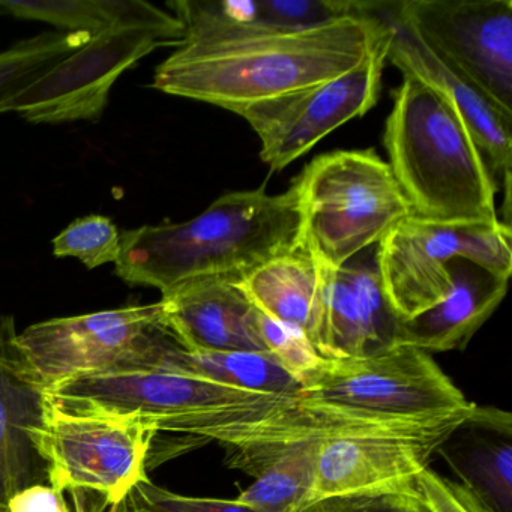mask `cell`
I'll use <instances>...</instances> for the list:
<instances>
[{
	"mask_svg": "<svg viewBox=\"0 0 512 512\" xmlns=\"http://www.w3.org/2000/svg\"><path fill=\"white\" fill-rule=\"evenodd\" d=\"M172 340L160 301L44 320L19 334L20 347L46 389L85 374L155 365Z\"/></svg>",
	"mask_w": 512,
	"mask_h": 512,
	"instance_id": "8",
	"label": "cell"
},
{
	"mask_svg": "<svg viewBox=\"0 0 512 512\" xmlns=\"http://www.w3.org/2000/svg\"><path fill=\"white\" fill-rule=\"evenodd\" d=\"M127 503L130 512H259L235 499H209L175 493L154 484L149 478L131 490Z\"/></svg>",
	"mask_w": 512,
	"mask_h": 512,
	"instance_id": "28",
	"label": "cell"
},
{
	"mask_svg": "<svg viewBox=\"0 0 512 512\" xmlns=\"http://www.w3.org/2000/svg\"><path fill=\"white\" fill-rule=\"evenodd\" d=\"M241 287L257 310L296 326L313 337L320 305L319 262L305 247L295 248L263 263Z\"/></svg>",
	"mask_w": 512,
	"mask_h": 512,
	"instance_id": "21",
	"label": "cell"
},
{
	"mask_svg": "<svg viewBox=\"0 0 512 512\" xmlns=\"http://www.w3.org/2000/svg\"><path fill=\"white\" fill-rule=\"evenodd\" d=\"M109 512H130L127 500H125V502L119 503V505L109 506Z\"/></svg>",
	"mask_w": 512,
	"mask_h": 512,
	"instance_id": "32",
	"label": "cell"
},
{
	"mask_svg": "<svg viewBox=\"0 0 512 512\" xmlns=\"http://www.w3.org/2000/svg\"><path fill=\"white\" fill-rule=\"evenodd\" d=\"M55 257H76L88 269L116 263L121 254V233L110 218H77L53 239Z\"/></svg>",
	"mask_w": 512,
	"mask_h": 512,
	"instance_id": "25",
	"label": "cell"
},
{
	"mask_svg": "<svg viewBox=\"0 0 512 512\" xmlns=\"http://www.w3.org/2000/svg\"><path fill=\"white\" fill-rule=\"evenodd\" d=\"M436 454L482 512H512V415L472 404Z\"/></svg>",
	"mask_w": 512,
	"mask_h": 512,
	"instance_id": "19",
	"label": "cell"
},
{
	"mask_svg": "<svg viewBox=\"0 0 512 512\" xmlns=\"http://www.w3.org/2000/svg\"><path fill=\"white\" fill-rule=\"evenodd\" d=\"M374 14L389 32L388 62L442 95L463 119L481 149L497 188L505 194V223L511 215L512 115L500 110L463 76L437 58L400 19L394 2H377Z\"/></svg>",
	"mask_w": 512,
	"mask_h": 512,
	"instance_id": "15",
	"label": "cell"
},
{
	"mask_svg": "<svg viewBox=\"0 0 512 512\" xmlns=\"http://www.w3.org/2000/svg\"><path fill=\"white\" fill-rule=\"evenodd\" d=\"M73 496L74 511L73 512H89L88 502H86V493L74 491Z\"/></svg>",
	"mask_w": 512,
	"mask_h": 512,
	"instance_id": "31",
	"label": "cell"
},
{
	"mask_svg": "<svg viewBox=\"0 0 512 512\" xmlns=\"http://www.w3.org/2000/svg\"><path fill=\"white\" fill-rule=\"evenodd\" d=\"M7 512H73L68 508L62 491L52 485L38 484L17 491L10 502Z\"/></svg>",
	"mask_w": 512,
	"mask_h": 512,
	"instance_id": "30",
	"label": "cell"
},
{
	"mask_svg": "<svg viewBox=\"0 0 512 512\" xmlns=\"http://www.w3.org/2000/svg\"><path fill=\"white\" fill-rule=\"evenodd\" d=\"M160 47L175 44L145 29H112L95 35L11 98L5 113H19L32 124L98 121L119 77Z\"/></svg>",
	"mask_w": 512,
	"mask_h": 512,
	"instance_id": "13",
	"label": "cell"
},
{
	"mask_svg": "<svg viewBox=\"0 0 512 512\" xmlns=\"http://www.w3.org/2000/svg\"><path fill=\"white\" fill-rule=\"evenodd\" d=\"M164 323L188 350L266 352L256 328V307L241 284L200 278L161 296Z\"/></svg>",
	"mask_w": 512,
	"mask_h": 512,
	"instance_id": "17",
	"label": "cell"
},
{
	"mask_svg": "<svg viewBox=\"0 0 512 512\" xmlns=\"http://www.w3.org/2000/svg\"><path fill=\"white\" fill-rule=\"evenodd\" d=\"M256 328L268 353H271L280 362L281 367L299 383L307 379L322 364V356L314 349L302 329L272 319L257 308Z\"/></svg>",
	"mask_w": 512,
	"mask_h": 512,
	"instance_id": "26",
	"label": "cell"
},
{
	"mask_svg": "<svg viewBox=\"0 0 512 512\" xmlns=\"http://www.w3.org/2000/svg\"><path fill=\"white\" fill-rule=\"evenodd\" d=\"M469 410L430 421L361 428L322 440L307 505L415 481Z\"/></svg>",
	"mask_w": 512,
	"mask_h": 512,
	"instance_id": "12",
	"label": "cell"
},
{
	"mask_svg": "<svg viewBox=\"0 0 512 512\" xmlns=\"http://www.w3.org/2000/svg\"><path fill=\"white\" fill-rule=\"evenodd\" d=\"M293 182L302 247L329 268L379 244L413 215L391 167L374 149L319 155Z\"/></svg>",
	"mask_w": 512,
	"mask_h": 512,
	"instance_id": "4",
	"label": "cell"
},
{
	"mask_svg": "<svg viewBox=\"0 0 512 512\" xmlns=\"http://www.w3.org/2000/svg\"><path fill=\"white\" fill-rule=\"evenodd\" d=\"M319 268V314L311 337L317 353L325 359L362 358L395 346L400 317L383 289L377 245L340 268Z\"/></svg>",
	"mask_w": 512,
	"mask_h": 512,
	"instance_id": "14",
	"label": "cell"
},
{
	"mask_svg": "<svg viewBox=\"0 0 512 512\" xmlns=\"http://www.w3.org/2000/svg\"><path fill=\"white\" fill-rule=\"evenodd\" d=\"M416 484L433 512H482L460 484L442 478L428 467L419 473Z\"/></svg>",
	"mask_w": 512,
	"mask_h": 512,
	"instance_id": "29",
	"label": "cell"
},
{
	"mask_svg": "<svg viewBox=\"0 0 512 512\" xmlns=\"http://www.w3.org/2000/svg\"><path fill=\"white\" fill-rule=\"evenodd\" d=\"M451 290L433 307L400 319L395 346H412L427 353L463 350L490 319L508 290L509 277L481 263L455 257L449 263Z\"/></svg>",
	"mask_w": 512,
	"mask_h": 512,
	"instance_id": "18",
	"label": "cell"
},
{
	"mask_svg": "<svg viewBox=\"0 0 512 512\" xmlns=\"http://www.w3.org/2000/svg\"><path fill=\"white\" fill-rule=\"evenodd\" d=\"M301 245L295 182L275 196L265 188L233 191L185 223L122 232L115 274L130 286L152 287L161 295L200 278L241 283L263 263Z\"/></svg>",
	"mask_w": 512,
	"mask_h": 512,
	"instance_id": "2",
	"label": "cell"
},
{
	"mask_svg": "<svg viewBox=\"0 0 512 512\" xmlns=\"http://www.w3.org/2000/svg\"><path fill=\"white\" fill-rule=\"evenodd\" d=\"M388 161L413 215L437 223L496 224V181L454 107L403 74L383 133Z\"/></svg>",
	"mask_w": 512,
	"mask_h": 512,
	"instance_id": "3",
	"label": "cell"
},
{
	"mask_svg": "<svg viewBox=\"0 0 512 512\" xmlns=\"http://www.w3.org/2000/svg\"><path fill=\"white\" fill-rule=\"evenodd\" d=\"M320 442L295 443L278 451L277 457L242 491L236 502L259 512H299L307 505L316 478Z\"/></svg>",
	"mask_w": 512,
	"mask_h": 512,
	"instance_id": "23",
	"label": "cell"
},
{
	"mask_svg": "<svg viewBox=\"0 0 512 512\" xmlns=\"http://www.w3.org/2000/svg\"><path fill=\"white\" fill-rule=\"evenodd\" d=\"M0 13L92 37L112 29H145L166 38L176 49L185 38L178 17L143 0H0Z\"/></svg>",
	"mask_w": 512,
	"mask_h": 512,
	"instance_id": "20",
	"label": "cell"
},
{
	"mask_svg": "<svg viewBox=\"0 0 512 512\" xmlns=\"http://www.w3.org/2000/svg\"><path fill=\"white\" fill-rule=\"evenodd\" d=\"M289 397L302 409L370 424L430 421L470 407L433 356L412 346L362 358H323Z\"/></svg>",
	"mask_w": 512,
	"mask_h": 512,
	"instance_id": "5",
	"label": "cell"
},
{
	"mask_svg": "<svg viewBox=\"0 0 512 512\" xmlns=\"http://www.w3.org/2000/svg\"><path fill=\"white\" fill-rule=\"evenodd\" d=\"M86 32H43L0 52V113L5 104L89 43Z\"/></svg>",
	"mask_w": 512,
	"mask_h": 512,
	"instance_id": "24",
	"label": "cell"
},
{
	"mask_svg": "<svg viewBox=\"0 0 512 512\" xmlns=\"http://www.w3.org/2000/svg\"><path fill=\"white\" fill-rule=\"evenodd\" d=\"M455 257L511 277V226L503 221L437 223L412 215L377 244L383 289L400 319L416 316L446 298L452 284L449 263Z\"/></svg>",
	"mask_w": 512,
	"mask_h": 512,
	"instance_id": "7",
	"label": "cell"
},
{
	"mask_svg": "<svg viewBox=\"0 0 512 512\" xmlns=\"http://www.w3.org/2000/svg\"><path fill=\"white\" fill-rule=\"evenodd\" d=\"M155 365L259 394L290 395L299 389L298 380L266 352L188 350L173 338Z\"/></svg>",
	"mask_w": 512,
	"mask_h": 512,
	"instance_id": "22",
	"label": "cell"
},
{
	"mask_svg": "<svg viewBox=\"0 0 512 512\" xmlns=\"http://www.w3.org/2000/svg\"><path fill=\"white\" fill-rule=\"evenodd\" d=\"M46 395L65 412L133 416L155 433H172L188 419L272 394L230 388L160 365H136L64 380L47 388Z\"/></svg>",
	"mask_w": 512,
	"mask_h": 512,
	"instance_id": "9",
	"label": "cell"
},
{
	"mask_svg": "<svg viewBox=\"0 0 512 512\" xmlns=\"http://www.w3.org/2000/svg\"><path fill=\"white\" fill-rule=\"evenodd\" d=\"M157 436L133 416L65 412L47 400L43 421L31 437L55 490L97 493L104 506L119 505L148 479V460Z\"/></svg>",
	"mask_w": 512,
	"mask_h": 512,
	"instance_id": "6",
	"label": "cell"
},
{
	"mask_svg": "<svg viewBox=\"0 0 512 512\" xmlns=\"http://www.w3.org/2000/svg\"><path fill=\"white\" fill-rule=\"evenodd\" d=\"M388 50L386 29L364 62L349 73L235 113L259 137L260 158L271 172L286 169L323 137L376 106L382 92L383 70L388 64Z\"/></svg>",
	"mask_w": 512,
	"mask_h": 512,
	"instance_id": "10",
	"label": "cell"
},
{
	"mask_svg": "<svg viewBox=\"0 0 512 512\" xmlns=\"http://www.w3.org/2000/svg\"><path fill=\"white\" fill-rule=\"evenodd\" d=\"M374 4L368 14L307 31L178 47L155 70L151 88L236 113L328 82L359 67L385 34Z\"/></svg>",
	"mask_w": 512,
	"mask_h": 512,
	"instance_id": "1",
	"label": "cell"
},
{
	"mask_svg": "<svg viewBox=\"0 0 512 512\" xmlns=\"http://www.w3.org/2000/svg\"><path fill=\"white\" fill-rule=\"evenodd\" d=\"M394 8L437 58L512 115L511 0H400Z\"/></svg>",
	"mask_w": 512,
	"mask_h": 512,
	"instance_id": "11",
	"label": "cell"
},
{
	"mask_svg": "<svg viewBox=\"0 0 512 512\" xmlns=\"http://www.w3.org/2000/svg\"><path fill=\"white\" fill-rule=\"evenodd\" d=\"M46 388L19 343L16 319L0 314V512L17 491L49 484V470L31 437L43 421Z\"/></svg>",
	"mask_w": 512,
	"mask_h": 512,
	"instance_id": "16",
	"label": "cell"
},
{
	"mask_svg": "<svg viewBox=\"0 0 512 512\" xmlns=\"http://www.w3.org/2000/svg\"><path fill=\"white\" fill-rule=\"evenodd\" d=\"M299 512H433L415 481L362 493L326 497Z\"/></svg>",
	"mask_w": 512,
	"mask_h": 512,
	"instance_id": "27",
	"label": "cell"
}]
</instances>
